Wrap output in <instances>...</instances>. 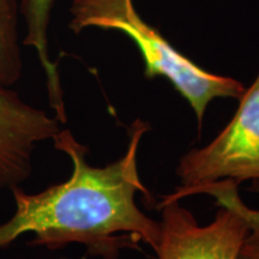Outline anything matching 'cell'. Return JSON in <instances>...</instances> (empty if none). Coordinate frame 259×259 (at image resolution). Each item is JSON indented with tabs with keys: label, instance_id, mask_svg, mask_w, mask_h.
Instances as JSON below:
<instances>
[{
	"label": "cell",
	"instance_id": "obj_5",
	"mask_svg": "<svg viewBox=\"0 0 259 259\" xmlns=\"http://www.w3.org/2000/svg\"><path fill=\"white\" fill-rule=\"evenodd\" d=\"M60 131L57 118L0 87V190L21 187L32 171V155Z\"/></svg>",
	"mask_w": 259,
	"mask_h": 259
},
{
	"label": "cell",
	"instance_id": "obj_6",
	"mask_svg": "<svg viewBox=\"0 0 259 259\" xmlns=\"http://www.w3.org/2000/svg\"><path fill=\"white\" fill-rule=\"evenodd\" d=\"M54 0H23L22 15L25 22V37L23 45L36 51L42 69L46 73L50 105L56 112L59 122L66 121V112L61 90L60 76L57 63L51 60L48 53V27Z\"/></svg>",
	"mask_w": 259,
	"mask_h": 259
},
{
	"label": "cell",
	"instance_id": "obj_2",
	"mask_svg": "<svg viewBox=\"0 0 259 259\" xmlns=\"http://www.w3.org/2000/svg\"><path fill=\"white\" fill-rule=\"evenodd\" d=\"M70 29L87 28L124 32L137 45L149 79L164 77L189 101L202 127L209 102L219 97L240 100L245 85L231 77L208 72L171 46L156 28L138 14L134 0H73L70 9Z\"/></svg>",
	"mask_w": 259,
	"mask_h": 259
},
{
	"label": "cell",
	"instance_id": "obj_4",
	"mask_svg": "<svg viewBox=\"0 0 259 259\" xmlns=\"http://www.w3.org/2000/svg\"><path fill=\"white\" fill-rule=\"evenodd\" d=\"M162 209L158 259H238L248 229L238 213L220 206L211 223L199 226L178 202L158 204Z\"/></svg>",
	"mask_w": 259,
	"mask_h": 259
},
{
	"label": "cell",
	"instance_id": "obj_3",
	"mask_svg": "<svg viewBox=\"0 0 259 259\" xmlns=\"http://www.w3.org/2000/svg\"><path fill=\"white\" fill-rule=\"evenodd\" d=\"M239 101L231 122L211 143L184 155L177 169L181 186L160 204L179 202L193 190L220 180L259 184V73Z\"/></svg>",
	"mask_w": 259,
	"mask_h": 259
},
{
	"label": "cell",
	"instance_id": "obj_7",
	"mask_svg": "<svg viewBox=\"0 0 259 259\" xmlns=\"http://www.w3.org/2000/svg\"><path fill=\"white\" fill-rule=\"evenodd\" d=\"M22 50L16 0H0V87L10 88L22 77Z\"/></svg>",
	"mask_w": 259,
	"mask_h": 259
},
{
	"label": "cell",
	"instance_id": "obj_8",
	"mask_svg": "<svg viewBox=\"0 0 259 259\" xmlns=\"http://www.w3.org/2000/svg\"><path fill=\"white\" fill-rule=\"evenodd\" d=\"M253 190L259 191V184L253 186ZM206 193L216 199V205L227 208L238 213L244 220L248 229L246 240L259 242V210L248 208L244 204L238 193V184L232 179H225L209 184V185L198 187L193 190L192 194Z\"/></svg>",
	"mask_w": 259,
	"mask_h": 259
},
{
	"label": "cell",
	"instance_id": "obj_1",
	"mask_svg": "<svg viewBox=\"0 0 259 259\" xmlns=\"http://www.w3.org/2000/svg\"><path fill=\"white\" fill-rule=\"evenodd\" d=\"M147 130L148 125L137 119L124 156L105 167L90 166L87 148L69 130H60L52 141L72 161V176L40 193L12 189L16 211L0 225V247L32 233L35 245L56 250L77 242L105 259H115L122 248L137 247L139 241L156 251L160 222L148 218L135 202L138 191L148 193L137 169L139 142Z\"/></svg>",
	"mask_w": 259,
	"mask_h": 259
},
{
	"label": "cell",
	"instance_id": "obj_9",
	"mask_svg": "<svg viewBox=\"0 0 259 259\" xmlns=\"http://www.w3.org/2000/svg\"><path fill=\"white\" fill-rule=\"evenodd\" d=\"M238 259H259V242L245 240Z\"/></svg>",
	"mask_w": 259,
	"mask_h": 259
}]
</instances>
